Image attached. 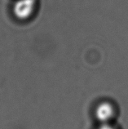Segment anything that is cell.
I'll return each instance as SVG.
<instances>
[{
    "instance_id": "3",
    "label": "cell",
    "mask_w": 128,
    "mask_h": 129,
    "mask_svg": "<svg viewBox=\"0 0 128 129\" xmlns=\"http://www.w3.org/2000/svg\"><path fill=\"white\" fill-rule=\"evenodd\" d=\"M98 129H115V128L109 123H103Z\"/></svg>"
},
{
    "instance_id": "1",
    "label": "cell",
    "mask_w": 128,
    "mask_h": 129,
    "mask_svg": "<svg viewBox=\"0 0 128 129\" xmlns=\"http://www.w3.org/2000/svg\"><path fill=\"white\" fill-rule=\"evenodd\" d=\"M35 7V0H17L13 6V13L17 18L25 20L29 17Z\"/></svg>"
},
{
    "instance_id": "2",
    "label": "cell",
    "mask_w": 128,
    "mask_h": 129,
    "mask_svg": "<svg viewBox=\"0 0 128 129\" xmlns=\"http://www.w3.org/2000/svg\"><path fill=\"white\" fill-rule=\"evenodd\" d=\"M114 114L113 106L109 102H104L100 104L96 108V116L100 122L102 123H108Z\"/></svg>"
}]
</instances>
